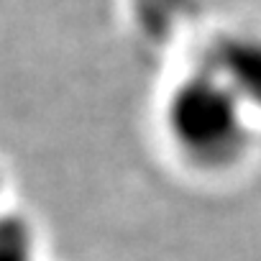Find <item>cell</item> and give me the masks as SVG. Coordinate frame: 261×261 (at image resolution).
Segmentation results:
<instances>
[{"label":"cell","instance_id":"cell-1","mask_svg":"<svg viewBox=\"0 0 261 261\" xmlns=\"http://www.w3.org/2000/svg\"><path fill=\"white\" fill-rule=\"evenodd\" d=\"M162 120L172 149L197 172H230L253 149L256 115L202 64L169 90Z\"/></svg>","mask_w":261,"mask_h":261},{"label":"cell","instance_id":"cell-2","mask_svg":"<svg viewBox=\"0 0 261 261\" xmlns=\"http://www.w3.org/2000/svg\"><path fill=\"white\" fill-rule=\"evenodd\" d=\"M202 67L233 90L256 118L261 115V31L233 29L218 34L205 49Z\"/></svg>","mask_w":261,"mask_h":261},{"label":"cell","instance_id":"cell-3","mask_svg":"<svg viewBox=\"0 0 261 261\" xmlns=\"http://www.w3.org/2000/svg\"><path fill=\"white\" fill-rule=\"evenodd\" d=\"M0 261H39V230L31 218L0 210Z\"/></svg>","mask_w":261,"mask_h":261},{"label":"cell","instance_id":"cell-4","mask_svg":"<svg viewBox=\"0 0 261 261\" xmlns=\"http://www.w3.org/2000/svg\"><path fill=\"white\" fill-rule=\"evenodd\" d=\"M3 185H6V177H3V169H0V195H3Z\"/></svg>","mask_w":261,"mask_h":261}]
</instances>
